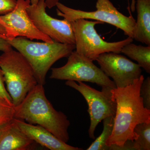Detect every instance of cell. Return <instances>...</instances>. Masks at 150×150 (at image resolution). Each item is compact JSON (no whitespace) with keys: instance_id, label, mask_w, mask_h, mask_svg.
<instances>
[{"instance_id":"cell-1","label":"cell","mask_w":150,"mask_h":150,"mask_svg":"<svg viewBox=\"0 0 150 150\" xmlns=\"http://www.w3.org/2000/svg\"><path fill=\"white\" fill-rule=\"evenodd\" d=\"M144 79L142 75L132 84L112 89L116 109L112 134L106 142L108 150H121L126 141L137 139L134 129L137 124L150 122V110L144 107L140 96Z\"/></svg>"},{"instance_id":"cell-2","label":"cell","mask_w":150,"mask_h":150,"mask_svg":"<svg viewBox=\"0 0 150 150\" xmlns=\"http://www.w3.org/2000/svg\"><path fill=\"white\" fill-rule=\"evenodd\" d=\"M14 118L41 126L65 143L69 140L70 121L64 113L54 108L46 98L42 85H36L15 106Z\"/></svg>"},{"instance_id":"cell-3","label":"cell","mask_w":150,"mask_h":150,"mask_svg":"<svg viewBox=\"0 0 150 150\" xmlns=\"http://www.w3.org/2000/svg\"><path fill=\"white\" fill-rule=\"evenodd\" d=\"M12 47L22 54L32 67L38 83L44 85L47 73L59 59L68 57L75 50L74 44L35 42L18 37L7 40Z\"/></svg>"},{"instance_id":"cell-4","label":"cell","mask_w":150,"mask_h":150,"mask_svg":"<svg viewBox=\"0 0 150 150\" xmlns=\"http://www.w3.org/2000/svg\"><path fill=\"white\" fill-rule=\"evenodd\" d=\"M0 68L7 90L17 106L38 84L33 69L23 55L13 49L0 55Z\"/></svg>"},{"instance_id":"cell-5","label":"cell","mask_w":150,"mask_h":150,"mask_svg":"<svg viewBox=\"0 0 150 150\" xmlns=\"http://www.w3.org/2000/svg\"><path fill=\"white\" fill-rule=\"evenodd\" d=\"M71 22L74 34L76 51L92 61H96L103 53L120 54L123 46L133 42L134 39L128 37L120 41L107 42L100 37L95 29L96 25L103 23L86 19H79Z\"/></svg>"},{"instance_id":"cell-6","label":"cell","mask_w":150,"mask_h":150,"mask_svg":"<svg viewBox=\"0 0 150 150\" xmlns=\"http://www.w3.org/2000/svg\"><path fill=\"white\" fill-rule=\"evenodd\" d=\"M57 15L70 22L79 19H91L106 23L123 30L125 35L134 39L136 20L132 15L127 16L121 13L110 0H97L96 10L86 11L75 9L59 2L56 5Z\"/></svg>"},{"instance_id":"cell-7","label":"cell","mask_w":150,"mask_h":150,"mask_svg":"<svg viewBox=\"0 0 150 150\" xmlns=\"http://www.w3.org/2000/svg\"><path fill=\"white\" fill-rule=\"evenodd\" d=\"M66 64L59 68H52L50 78L61 80L88 82L100 86L112 89L116 86L113 81L107 76L93 61L73 51L68 56Z\"/></svg>"},{"instance_id":"cell-8","label":"cell","mask_w":150,"mask_h":150,"mask_svg":"<svg viewBox=\"0 0 150 150\" xmlns=\"http://www.w3.org/2000/svg\"><path fill=\"white\" fill-rule=\"evenodd\" d=\"M78 82L79 84L75 81H67L66 84L80 93L87 103L91 120L89 136L95 139V131L98 125L107 117H115L116 102L112 92V88L102 86L101 91H98L83 82Z\"/></svg>"},{"instance_id":"cell-9","label":"cell","mask_w":150,"mask_h":150,"mask_svg":"<svg viewBox=\"0 0 150 150\" xmlns=\"http://www.w3.org/2000/svg\"><path fill=\"white\" fill-rule=\"evenodd\" d=\"M30 4L29 0H17L16 5L11 11L0 15V24L6 32V40L23 37L30 40L53 43L54 40L38 30L30 18L26 9Z\"/></svg>"},{"instance_id":"cell-10","label":"cell","mask_w":150,"mask_h":150,"mask_svg":"<svg viewBox=\"0 0 150 150\" xmlns=\"http://www.w3.org/2000/svg\"><path fill=\"white\" fill-rule=\"evenodd\" d=\"M46 8L45 0H39L36 4H30L26 9L35 27L55 42L75 45L71 22L65 18L59 20L50 16L46 13Z\"/></svg>"},{"instance_id":"cell-11","label":"cell","mask_w":150,"mask_h":150,"mask_svg":"<svg viewBox=\"0 0 150 150\" xmlns=\"http://www.w3.org/2000/svg\"><path fill=\"white\" fill-rule=\"evenodd\" d=\"M96 61L105 74L113 79L116 88L132 84L142 75L139 65L120 54L103 53Z\"/></svg>"},{"instance_id":"cell-12","label":"cell","mask_w":150,"mask_h":150,"mask_svg":"<svg viewBox=\"0 0 150 150\" xmlns=\"http://www.w3.org/2000/svg\"><path fill=\"white\" fill-rule=\"evenodd\" d=\"M14 120L22 131L33 142L51 150H82L81 148L67 144L46 129L38 125L30 124L21 119Z\"/></svg>"},{"instance_id":"cell-13","label":"cell","mask_w":150,"mask_h":150,"mask_svg":"<svg viewBox=\"0 0 150 150\" xmlns=\"http://www.w3.org/2000/svg\"><path fill=\"white\" fill-rule=\"evenodd\" d=\"M34 143L19 128L14 118L0 126V150H30Z\"/></svg>"},{"instance_id":"cell-14","label":"cell","mask_w":150,"mask_h":150,"mask_svg":"<svg viewBox=\"0 0 150 150\" xmlns=\"http://www.w3.org/2000/svg\"><path fill=\"white\" fill-rule=\"evenodd\" d=\"M137 13L134 39L150 46V0H136Z\"/></svg>"},{"instance_id":"cell-15","label":"cell","mask_w":150,"mask_h":150,"mask_svg":"<svg viewBox=\"0 0 150 150\" xmlns=\"http://www.w3.org/2000/svg\"><path fill=\"white\" fill-rule=\"evenodd\" d=\"M130 43L123 46L121 53L136 61L141 68L150 73V46H144Z\"/></svg>"},{"instance_id":"cell-16","label":"cell","mask_w":150,"mask_h":150,"mask_svg":"<svg viewBox=\"0 0 150 150\" xmlns=\"http://www.w3.org/2000/svg\"><path fill=\"white\" fill-rule=\"evenodd\" d=\"M134 132L137 138L132 142V150H150V122L137 124Z\"/></svg>"},{"instance_id":"cell-17","label":"cell","mask_w":150,"mask_h":150,"mask_svg":"<svg viewBox=\"0 0 150 150\" xmlns=\"http://www.w3.org/2000/svg\"><path fill=\"white\" fill-rule=\"evenodd\" d=\"M103 131L99 137L95 140L87 150H107L106 142L112 134L114 123V117L109 116L103 120Z\"/></svg>"},{"instance_id":"cell-18","label":"cell","mask_w":150,"mask_h":150,"mask_svg":"<svg viewBox=\"0 0 150 150\" xmlns=\"http://www.w3.org/2000/svg\"><path fill=\"white\" fill-rule=\"evenodd\" d=\"M14 108L13 103L0 98V126L13 119Z\"/></svg>"},{"instance_id":"cell-19","label":"cell","mask_w":150,"mask_h":150,"mask_svg":"<svg viewBox=\"0 0 150 150\" xmlns=\"http://www.w3.org/2000/svg\"><path fill=\"white\" fill-rule=\"evenodd\" d=\"M140 96L143 100L144 106L150 110V78L144 80L140 88Z\"/></svg>"},{"instance_id":"cell-20","label":"cell","mask_w":150,"mask_h":150,"mask_svg":"<svg viewBox=\"0 0 150 150\" xmlns=\"http://www.w3.org/2000/svg\"><path fill=\"white\" fill-rule=\"evenodd\" d=\"M17 0H0V15L11 11L16 5Z\"/></svg>"},{"instance_id":"cell-21","label":"cell","mask_w":150,"mask_h":150,"mask_svg":"<svg viewBox=\"0 0 150 150\" xmlns=\"http://www.w3.org/2000/svg\"><path fill=\"white\" fill-rule=\"evenodd\" d=\"M4 78L2 71L0 68V98L7 102L12 103V100L4 85Z\"/></svg>"},{"instance_id":"cell-22","label":"cell","mask_w":150,"mask_h":150,"mask_svg":"<svg viewBox=\"0 0 150 150\" xmlns=\"http://www.w3.org/2000/svg\"><path fill=\"white\" fill-rule=\"evenodd\" d=\"M12 49V47L7 40L4 38L0 37V51L3 52L10 51Z\"/></svg>"},{"instance_id":"cell-23","label":"cell","mask_w":150,"mask_h":150,"mask_svg":"<svg viewBox=\"0 0 150 150\" xmlns=\"http://www.w3.org/2000/svg\"><path fill=\"white\" fill-rule=\"evenodd\" d=\"M30 4H36L39 1V0H29ZM47 7L51 9L56 6V5L59 2V0H45Z\"/></svg>"},{"instance_id":"cell-24","label":"cell","mask_w":150,"mask_h":150,"mask_svg":"<svg viewBox=\"0 0 150 150\" xmlns=\"http://www.w3.org/2000/svg\"><path fill=\"white\" fill-rule=\"evenodd\" d=\"M6 32L5 29L2 25L0 24V37L6 39Z\"/></svg>"},{"instance_id":"cell-25","label":"cell","mask_w":150,"mask_h":150,"mask_svg":"<svg viewBox=\"0 0 150 150\" xmlns=\"http://www.w3.org/2000/svg\"><path fill=\"white\" fill-rule=\"evenodd\" d=\"M131 11L134 12L136 9V0H131Z\"/></svg>"}]
</instances>
